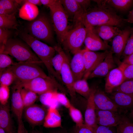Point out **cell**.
<instances>
[{"label": "cell", "mask_w": 133, "mask_h": 133, "mask_svg": "<svg viewBox=\"0 0 133 133\" xmlns=\"http://www.w3.org/2000/svg\"><path fill=\"white\" fill-rule=\"evenodd\" d=\"M22 82L23 88L39 95L49 91L58 90L64 93L67 92L55 78L49 76L47 78L38 77L29 81Z\"/></svg>", "instance_id": "cell-6"}, {"label": "cell", "mask_w": 133, "mask_h": 133, "mask_svg": "<svg viewBox=\"0 0 133 133\" xmlns=\"http://www.w3.org/2000/svg\"><path fill=\"white\" fill-rule=\"evenodd\" d=\"M17 79L22 82L30 81L38 77H48L37 64L29 62H15L10 67Z\"/></svg>", "instance_id": "cell-8"}, {"label": "cell", "mask_w": 133, "mask_h": 133, "mask_svg": "<svg viewBox=\"0 0 133 133\" xmlns=\"http://www.w3.org/2000/svg\"><path fill=\"white\" fill-rule=\"evenodd\" d=\"M93 28L94 31L100 38L107 43L121 30L118 27L108 25H101Z\"/></svg>", "instance_id": "cell-23"}, {"label": "cell", "mask_w": 133, "mask_h": 133, "mask_svg": "<svg viewBox=\"0 0 133 133\" xmlns=\"http://www.w3.org/2000/svg\"><path fill=\"white\" fill-rule=\"evenodd\" d=\"M130 115L131 117L133 119V107L132 108V110H131L130 113Z\"/></svg>", "instance_id": "cell-55"}, {"label": "cell", "mask_w": 133, "mask_h": 133, "mask_svg": "<svg viewBox=\"0 0 133 133\" xmlns=\"http://www.w3.org/2000/svg\"><path fill=\"white\" fill-rule=\"evenodd\" d=\"M57 99L60 104L68 109L72 104L71 103L65 93L58 92Z\"/></svg>", "instance_id": "cell-44"}, {"label": "cell", "mask_w": 133, "mask_h": 133, "mask_svg": "<svg viewBox=\"0 0 133 133\" xmlns=\"http://www.w3.org/2000/svg\"><path fill=\"white\" fill-rule=\"evenodd\" d=\"M23 88L22 82L17 79L11 87V109L17 119L18 124L23 123L22 117L24 107L21 94Z\"/></svg>", "instance_id": "cell-11"}, {"label": "cell", "mask_w": 133, "mask_h": 133, "mask_svg": "<svg viewBox=\"0 0 133 133\" xmlns=\"http://www.w3.org/2000/svg\"><path fill=\"white\" fill-rule=\"evenodd\" d=\"M58 90H51L39 95V100L43 105L49 108H57L60 104L57 96Z\"/></svg>", "instance_id": "cell-27"}, {"label": "cell", "mask_w": 133, "mask_h": 133, "mask_svg": "<svg viewBox=\"0 0 133 133\" xmlns=\"http://www.w3.org/2000/svg\"><path fill=\"white\" fill-rule=\"evenodd\" d=\"M0 133H7L3 129L0 127Z\"/></svg>", "instance_id": "cell-54"}, {"label": "cell", "mask_w": 133, "mask_h": 133, "mask_svg": "<svg viewBox=\"0 0 133 133\" xmlns=\"http://www.w3.org/2000/svg\"><path fill=\"white\" fill-rule=\"evenodd\" d=\"M133 53V29L121 56L125 58Z\"/></svg>", "instance_id": "cell-41"}, {"label": "cell", "mask_w": 133, "mask_h": 133, "mask_svg": "<svg viewBox=\"0 0 133 133\" xmlns=\"http://www.w3.org/2000/svg\"><path fill=\"white\" fill-rule=\"evenodd\" d=\"M29 34L37 39L48 43L53 40L52 28L50 21L45 15L40 14L29 24Z\"/></svg>", "instance_id": "cell-4"}, {"label": "cell", "mask_w": 133, "mask_h": 133, "mask_svg": "<svg viewBox=\"0 0 133 133\" xmlns=\"http://www.w3.org/2000/svg\"><path fill=\"white\" fill-rule=\"evenodd\" d=\"M54 31L62 43L68 31V17L59 0L49 7Z\"/></svg>", "instance_id": "cell-7"}, {"label": "cell", "mask_w": 133, "mask_h": 133, "mask_svg": "<svg viewBox=\"0 0 133 133\" xmlns=\"http://www.w3.org/2000/svg\"><path fill=\"white\" fill-rule=\"evenodd\" d=\"M68 109L69 115L76 125L80 126L84 124L83 115L79 110L72 104Z\"/></svg>", "instance_id": "cell-36"}, {"label": "cell", "mask_w": 133, "mask_h": 133, "mask_svg": "<svg viewBox=\"0 0 133 133\" xmlns=\"http://www.w3.org/2000/svg\"><path fill=\"white\" fill-rule=\"evenodd\" d=\"M112 93L111 99L118 108H133V96L118 91H114Z\"/></svg>", "instance_id": "cell-24"}, {"label": "cell", "mask_w": 133, "mask_h": 133, "mask_svg": "<svg viewBox=\"0 0 133 133\" xmlns=\"http://www.w3.org/2000/svg\"><path fill=\"white\" fill-rule=\"evenodd\" d=\"M97 88H91V93L87 100V104L84 114V124L92 129L97 124L96 122V108L94 100V95Z\"/></svg>", "instance_id": "cell-20"}, {"label": "cell", "mask_w": 133, "mask_h": 133, "mask_svg": "<svg viewBox=\"0 0 133 133\" xmlns=\"http://www.w3.org/2000/svg\"><path fill=\"white\" fill-rule=\"evenodd\" d=\"M53 48L57 54L52 58L51 64L58 75L61 78L60 73L66 54L60 46H56Z\"/></svg>", "instance_id": "cell-28"}, {"label": "cell", "mask_w": 133, "mask_h": 133, "mask_svg": "<svg viewBox=\"0 0 133 133\" xmlns=\"http://www.w3.org/2000/svg\"><path fill=\"white\" fill-rule=\"evenodd\" d=\"M110 50L97 52L84 49L83 58L85 68L83 78L86 80L96 67L105 59Z\"/></svg>", "instance_id": "cell-10"}, {"label": "cell", "mask_w": 133, "mask_h": 133, "mask_svg": "<svg viewBox=\"0 0 133 133\" xmlns=\"http://www.w3.org/2000/svg\"><path fill=\"white\" fill-rule=\"evenodd\" d=\"M116 127L117 133H133V123L125 116Z\"/></svg>", "instance_id": "cell-35"}, {"label": "cell", "mask_w": 133, "mask_h": 133, "mask_svg": "<svg viewBox=\"0 0 133 133\" xmlns=\"http://www.w3.org/2000/svg\"><path fill=\"white\" fill-rule=\"evenodd\" d=\"M57 0H40L42 4L49 8L55 3L57 1Z\"/></svg>", "instance_id": "cell-48"}, {"label": "cell", "mask_w": 133, "mask_h": 133, "mask_svg": "<svg viewBox=\"0 0 133 133\" xmlns=\"http://www.w3.org/2000/svg\"><path fill=\"white\" fill-rule=\"evenodd\" d=\"M21 94L24 108L34 104L38 98L37 94L24 88L21 90Z\"/></svg>", "instance_id": "cell-32"}, {"label": "cell", "mask_w": 133, "mask_h": 133, "mask_svg": "<svg viewBox=\"0 0 133 133\" xmlns=\"http://www.w3.org/2000/svg\"><path fill=\"white\" fill-rule=\"evenodd\" d=\"M38 9L36 6L31 3L25 2L20 9L19 15L21 18L29 21H32L38 15Z\"/></svg>", "instance_id": "cell-26"}, {"label": "cell", "mask_w": 133, "mask_h": 133, "mask_svg": "<svg viewBox=\"0 0 133 133\" xmlns=\"http://www.w3.org/2000/svg\"><path fill=\"white\" fill-rule=\"evenodd\" d=\"M71 133H95L93 129L84 123L82 125H75L73 128Z\"/></svg>", "instance_id": "cell-43"}, {"label": "cell", "mask_w": 133, "mask_h": 133, "mask_svg": "<svg viewBox=\"0 0 133 133\" xmlns=\"http://www.w3.org/2000/svg\"><path fill=\"white\" fill-rule=\"evenodd\" d=\"M96 110L117 112L118 108L104 92L96 88L94 95Z\"/></svg>", "instance_id": "cell-17"}, {"label": "cell", "mask_w": 133, "mask_h": 133, "mask_svg": "<svg viewBox=\"0 0 133 133\" xmlns=\"http://www.w3.org/2000/svg\"><path fill=\"white\" fill-rule=\"evenodd\" d=\"M11 34V32L8 29L0 28V44L5 45Z\"/></svg>", "instance_id": "cell-45"}, {"label": "cell", "mask_w": 133, "mask_h": 133, "mask_svg": "<svg viewBox=\"0 0 133 133\" xmlns=\"http://www.w3.org/2000/svg\"><path fill=\"white\" fill-rule=\"evenodd\" d=\"M24 116L29 123L35 126L43 124L47 111L44 107L33 104L25 108Z\"/></svg>", "instance_id": "cell-12"}, {"label": "cell", "mask_w": 133, "mask_h": 133, "mask_svg": "<svg viewBox=\"0 0 133 133\" xmlns=\"http://www.w3.org/2000/svg\"><path fill=\"white\" fill-rule=\"evenodd\" d=\"M15 63L9 55L4 51L0 52V73Z\"/></svg>", "instance_id": "cell-38"}, {"label": "cell", "mask_w": 133, "mask_h": 133, "mask_svg": "<svg viewBox=\"0 0 133 133\" xmlns=\"http://www.w3.org/2000/svg\"><path fill=\"white\" fill-rule=\"evenodd\" d=\"M24 3L28 2L36 6H40L42 4L40 0H24Z\"/></svg>", "instance_id": "cell-51"}, {"label": "cell", "mask_w": 133, "mask_h": 133, "mask_svg": "<svg viewBox=\"0 0 133 133\" xmlns=\"http://www.w3.org/2000/svg\"><path fill=\"white\" fill-rule=\"evenodd\" d=\"M17 79L10 67L0 73V85L9 86Z\"/></svg>", "instance_id": "cell-34"}, {"label": "cell", "mask_w": 133, "mask_h": 133, "mask_svg": "<svg viewBox=\"0 0 133 133\" xmlns=\"http://www.w3.org/2000/svg\"><path fill=\"white\" fill-rule=\"evenodd\" d=\"M97 124L108 127H116L121 121L123 116L117 112L96 110Z\"/></svg>", "instance_id": "cell-13"}, {"label": "cell", "mask_w": 133, "mask_h": 133, "mask_svg": "<svg viewBox=\"0 0 133 133\" xmlns=\"http://www.w3.org/2000/svg\"></svg>", "instance_id": "cell-56"}, {"label": "cell", "mask_w": 133, "mask_h": 133, "mask_svg": "<svg viewBox=\"0 0 133 133\" xmlns=\"http://www.w3.org/2000/svg\"><path fill=\"white\" fill-rule=\"evenodd\" d=\"M59 0L68 17H73L75 21L81 18L85 13L76 0Z\"/></svg>", "instance_id": "cell-22"}, {"label": "cell", "mask_w": 133, "mask_h": 133, "mask_svg": "<svg viewBox=\"0 0 133 133\" xmlns=\"http://www.w3.org/2000/svg\"><path fill=\"white\" fill-rule=\"evenodd\" d=\"M9 104H0V127L7 133H16L11 117Z\"/></svg>", "instance_id": "cell-21"}, {"label": "cell", "mask_w": 133, "mask_h": 133, "mask_svg": "<svg viewBox=\"0 0 133 133\" xmlns=\"http://www.w3.org/2000/svg\"><path fill=\"white\" fill-rule=\"evenodd\" d=\"M52 133H68L67 132L62 130L59 131L53 132Z\"/></svg>", "instance_id": "cell-53"}, {"label": "cell", "mask_w": 133, "mask_h": 133, "mask_svg": "<svg viewBox=\"0 0 133 133\" xmlns=\"http://www.w3.org/2000/svg\"><path fill=\"white\" fill-rule=\"evenodd\" d=\"M75 22V27L68 31L62 43L66 49L73 54L81 49L87 32V29L81 19Z\"/></svg>", "instance_id": "cell-5"}, {"label": "cell", "mask_w": 133, "mask_h": 133, "mask_svg": "<svg viewBox=\"0 0 133 133\" xmlns=\"http://www.w3.org/2000/svg\"><path fill=\"white\" fill-rule=\"evenodd\" d=\"M116 127L106 126L97 124L92 129L95 133H117Z\"/></svg>", "instance_id": "cell-42"}, {"label": "cell", "mask_w": 133, "mask_h": 133, "mask_svg": "<svg viewBox=\"0 0 133 133\" xmlns=\"http://www.w3.org/2000/svg\"><path fill=\"white\" fill-rule=\"evenodd\" d=\"M10 90L8 86L5 85H0V104L5 105L8 102V100Z\"/></svg>", "instance_id": "cell-40"}, {"label": "cell", "mask_w": 133, "mask_h": 133, "mask_svg": "<svg viewBox=\"0 0 133 133\" xmlns=\"http://www.w3.org/2000/svg\"><path fill=\"white\" fill-rule=\"evenodd\" d=\"M121 63L126 65H133V53L124 58Z\"/></svg>", "instance_id": "cell-47"}, {"label": "cell", "mask_w": 133, "mask_h": 133, "mask_svg": "<svg viewBox=\"0 0 133 133\" xmlns=\"http://www.w3.org/2000/svg\"><path fill=\"white\" fill-rule=\"evenodd\" d=\"M133 28L127 27L121 30L116 36L112 40V46L110 50L113 54L119 59L121 56L122 53Z\"/></svg>", "instance_id": "cell-15"}, {"label": "cell", "mask_w": 133, "mask_h": 133, "mask_svg": "<svg viewBox=\"0 0 133 133\" xmlns=\"http://www.w3.org/2000/svg\"><path fill=\"white\" fill-rule=\"evenodd\" d=\"M15 15V13L0 14V28H16L17 24Z\"/></svg>", "instance_id": "cell-30"}, {"label": "cell", "mask_w": 133, "mask_h": 133, "mask_svg": "<svg viewBox=\"0 0 133 133\" xmlns=\"http://www.w3.org/2000/svg\"><path fill=\"white\" fill-rule=\"evenodd\" d=\"M60 75L63 83L66 87L72 100L74 101L76 97L73 87L75 81L70 67V62L66 54L65 56Z\"/></svg>", "instance_id": "cell-14"}, {"label": "cell", "mask_w": 133, "mask_h": 133, "mask_svg": "<svg viewBox=\"0 0 133 133\" xmlns=\"http://www.w3.org/2000/svg\"><path fill=\"white\" fill-rule=\"evenodd\" d=\"M124 81L123 74L118 67L111 70L106 77L105 90L108 93H112L114 89Z\"/></svg>", "instance_id": "cell-18"}, {"label": "cell", "mask_w": 133, "mask_h": 133, "mask_svg": "<svg viewBox=\"0 0 133 133\" xmlns=\"http://www.w3.org/2000/svg\"><path fill=\"white\" fill-rule=\"evenodd\" d=\"M82 21L87 29L84 42L85 48L92 51L110 50L111 47L102 40L95 31L93 27L85 21Z\"/></svg>", "instance_id": "cell-9"}, {"label": "cell", "mask_w": 133, "mask_h": 133, "mask_svg": "<svg viewBox=\"0 0 133 133\" xmlns=\"http://www.w3.org/2000/svg\"><path fill=\"white\" fill-rule=\"evenodd\" d=\"M4 51L19 62H29L39 65L43 63L26 43L9 39L5 45Z\"/></svg>", "instance_id": "cell-3"}, {"label": "cell", "mask_w": 133, "mask_h": 133, "mask_svg": "<svg viewBox=\"0 0 133 133\" xmlns=\"http://www.w3.org/2000/svg\"><path fill=\"white\" fill-rule=\"evenodd\" d=\"M114 91H118L133 96V79L124 81L115 88Z\"/></svg>", "instance_id": "cell-37"}, {"label": "cell", "mask_w": 133, "mask_h": 133, "mask_svg": "<svg viewBox=\"0 0 133 133\" xmlns=\"http://www.w3.org/2000/svg\"><path fill=\"white\" fill-rule=\"evenodd\" d=\"M43 126L48 128L62 127L61 118L57 108H49Z\"/></svg>", "instance_id": "cell-25"}, {"label": "cell", "mask_w": 133, "mask_h": 133, "mask_svg": "<svg viewBox=\"0 0 133 133\" xmlns=\"http://www.w3.org/2000/svg\"><path fill=\"white\" fill-rule=\"evenodd\" d=\"M97 5L89 8L81 17L93 27L108 25L122 27L126 22L125 19L118 15L105 0H94Z\"/></svg>", "instance_id": "cell-1"}, {"label": "cell", "mask_w": 133, "mask_h": 133, "mask_svg": "<svg viewBox=\"0 0 133 133\" xmlns=\"http://www.w3.org/2000/svg\"><path fill=\"white\" fill-rule=\"evenodd\" d=\"M105 1L111 7L123 12L128 11L133 5V0H107Z\"/></svg>", "instance_id": "cell-31"}, {"label": "cell", "mask_w": 133, "mask_h": 133, "mask_svg": "<svg viewBox=\"0 0 133 133\" xmlns=\"http://www.w3.org/2000/svg\"><path fill=\"white\" fill-rule=\"evenodd\" d=\"M82 9L85 12L90 7L91 1L89 0H76Z\"/></svg>", "instance_id": "cell-46"}, {"label": "cell", "mask_w": 133, "mask_h": 133, "mask_svg": "<svg viewBox=\"0 0 133 133\" xmlns=\"http://www.w3.org/2000/svg\"><path fill=\"white\" fill-rule=\"evenodd\" d=\"M126 22L131 23L133 24V8L129 12L127 18L125 19Z\"/></svg>", "instance_id": "cell-49"}, {"label": "cell", "mask_w": 133, "mask_h": 133, "mask_svg": "<svg viewBox=\"0 0 133 133\" xmlns=\"http://www.w3.org/2000/svg\"><path fill=\"white\" fill-rule=\"evenodd\" d=\"M17 3L16 0H0V14L16 13Z\"/></svg>", "instance_id": "cell-33"}, {"label": "cell", "mask_w": 133, "mask_h": 133, "mask_svg": "<svg viewBox=\"0 0 133 133\" xmlns=\"http://www.w3.org/2000/svg\"><path fill=\"white\" fill-rule=\"evenodd\" d=\"M116 67L113 53L110 50L104 60L92 72L88 79L97 77H106L111 70Z\"/></svg>", "instance_id": "cell-16"}, {"label": "cell", "mask_w": 133, "mask_h": 133, "mask_svg": "<svg viewBox=\"0 0 133 133\" xmlns=\"http://www.w3.org/2000/svg\"><path fill=\"white\" fill-rule=\"evenodd\" d=\"M84 49H81L74 54L70 62V67L75 81L83 77L85 68L83 58Z\"/></svg>", "instance_id": "cell-19"}, {"label": "cell", "mask_w": 133, "mask_h": 133, "mask_svg": "<svg viewBox=\"0 0 133 133\" xmlns=\"http://www.w3.org/2000/svg\"><path fill=\"white\" fill-rule=\"evenodd\" d=\"M31 133H43L41 131L35 129L33 130L31 132Z\"/></svg>", "instance_id": "cell-52"}, {"label": "cell", "mask_w": 133, "mask_h": 133, "mask_svg": "<svg viewBox=\"0 0 133 133\" xmlns=\"http://www.w3.org/2000/svg\"><path fill=\"white\" fill-rule=\"evenodd\" d=\"M118 67L122 71L124 81L133 79V65L121 64Z\"/></svg>", "instance_id": "cell-39"}, {"label": "cell", "mask_w": 133, "mask_h": 133, "mask_svg": "<svg viewBox=\"0 0 133 133\" xmlns=\"http://www.w3.org/2000/svg\"><path fill=\"white\" fill-rule=\"evenodd\" d=\"M28 131L25 129L23 123L18 124L17 133H27Z\"/></svg>", "instance_id": "cell-50"}, {"label": "cell", "mask_w": 133, "mask_h": 133, "mask_svg": "<svg viewBox=\"0 0 133 133\" xmlns=\"http://www.w3.org/2000/svg\"><path fill=\"white\" fill-rule=\"evenodd\" d=\"M20 36L31 48L46 67L49 76L54 77L60 83L62 81L55 71L51 60L56 51L53 47L49 46L34 38L28 33L22 32Z\"/></svg>", "instance_id": "cell-2"}, {"label": "cell", "mask_w": 133, "mask_h": 133, "mask_svg": "<svg viewBox=\"0 0 133 133\" xmlns=\"http://www.w3.org/2000/svg\"><path fill=\"white\" fill-rule=\"evenodd\" d=\"M86 80L83 78L75 81L73 87L76 93L87 100L90 95L91 89L89 87Z\"/></svg>", "instance_id": "cell-29"}]
</instances>
